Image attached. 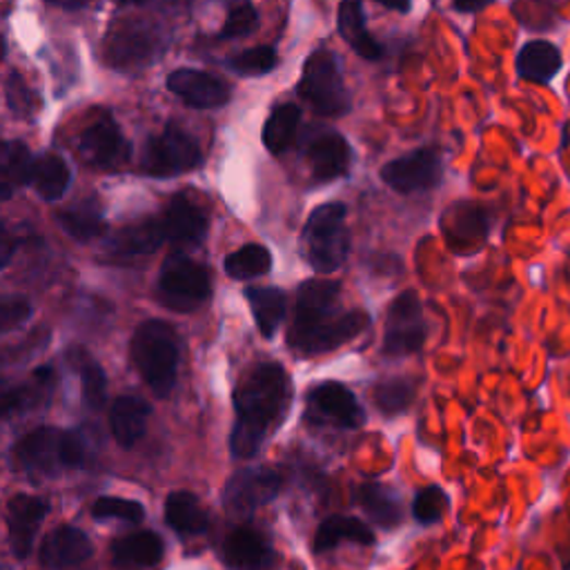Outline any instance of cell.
I'll use <instances>...</instances> for the list:
<instances>
[{"label":"cell","mask_w":570,"mask_h":570,"mask_svg":"<svg viewBox=\"0 0 570 570\" xmlns=\"http://www.w3.org/2000/svg\"><path fill=\"white\" fill-rule=\"evenodd\" d=\"M351 250V233L346 225L344 203L319 205L304 230V252L308 263L319 274H332L346 263Z\"/></svg>","instance_id":"obj_5"},{"label":"cell","mask_w":570,"mask_h":570,"mask_svg":"<svg viewBox=\"0 0 570 570\" xmlns=\"http://www.w3.org/2000/svg\"><path fill=\"white\" fill-rule=\"evenodd\" d=\"M47 3L56 5V8H63V10H81L90 3V0H47Z\"/></svg>","instance_id":"obj_47"},{"label":"cell","mask_w":570,"mask_h":570,"mask_svg":"<svg viewBox=\"0 0 570 570\" xmlns=\"http://www.w3.org/2000/svg\"><path fill=\"white\" fill-rule=\"evenodd\" d=\"M56 221L70 237L79 241H92L105 233L103 205L96 199H87L63 210Z\"/></svg>","instance_id":"obj_30"},{"label":"cell","mask_w":570,"mask_h":570,"mask_svg":"<svg viewBox=\"0 0 570 570\" xmlns=\"http://www.w3.org/2000/svg\"><path fill=\"white\" fill-rule=\"evenodd\" d=\"M281 490V477L270 468L248 466L237 471L223 488V506L227 515L250 518L254 510L270 503Z\"/></svg>","instance_id":"obj_12"},{"label":"cell","mask_w":570,"mask_h":570,"mask_svg":"<svg viewBox=\"0 0 570 570\" xmlns=\"http://www.w3.org/2000/svg\"><path fill=\"white\" fill-rule=\"evenodd\" d=\"M246 297L261 334L265 339L274 336L285 314V295L276 288H250L246 290Z\"/></svg>","instance_id":"obj_33"},{"label":"cell","mask_w":570,"mask_h":570,"mask_svg":"<svg viewBox=\"0 0 570 570\" xmlns=\"http://www.w3.org/2000/svg\"><path fill=\"white\" fill-rule=\"evenodd\" d=\"M419 392V381L406 375L385 377L372 388V404L385 417L394 419L408 413Z\"/></svg>","instance_id":"obj_28"},{"label":"cell","mask_w":570,"mask_h":570,"mask_svg":"<svg viewBox=\"0 0 570 570\" xmlns=\"http://www.w3.org/2000/svg\"><path fill=\"white\" fill-rule=\"evenodd\" d=\"M49 501L34 495H16L8 503V531H10V544L19 559L29 557L36 535L49 515Z\"/></svg>","instance_id":"obj_15"},{"label":"cell","mask_w":570,"mask_h":570,"mask_svg":"<svg viewBox=\"0 0 570 570\" xmlns=\"http://www.w3.org/2000/svg\"><path fill=\"white\" fill-rule=\"evenodd\" d=\"M230 68L241 76H263L276 68V51L272 47L248 49L230 61Z\"/></svg>","instance_id":"obj_39"},{"label":"cell","mask_w":570,"mask_h":570,"mask_svg":"<svg viewBox=\"0 0 570 570\" xmlns=\"http://www.w3.org/2000/svg\"><path fill=\"white\" fill-rule=\"evenodd\" d=\"M257 23H259V16H257V10L252 8V3H248V0H239V3H235L230 8V12H227L221 36L223 38L248 36L250 32H254Z\"/></svg>","instance_id":"obj_40"},{"label":"cell","mask_w":570,"mask_h":570,"mask_svg":"<svg viewBox=\"0 0 570 570\" xmlns=\"http://www.w3.org/2000/svg\"><path fill=\"white\" fill-rule=\"evenodd\" d=\"M163 36L161 32L143 21H128L117 23L107 36V61L126 72H136L152 66L158 54L163 51Z\"/></svg>","instance_id":"obj_10"},{"label":"cell","mask_w":570,"mask_h":570,"mask_svg":"<svg viewBox=\"0 0 570 570\" xmlns=\"http://www.w3.org/2000/svg\"><path fill=\"white\" fill-rule=\"evenodd\" d=\"M161 225L165 241H173L177 246H199L207 233L205 214L188 197H175L167 203L161 216Z\"/></svg>","instance_id":"obj_21"},{"label":"cell","mask_w":570,"mask_h":570,"mask_svg":"<svg viewBox=\"0 0 570 570\" xmlns=\"http://www.w3.org/2000/svg\"><path fill=\"white\" fill-rule=\"evenodd\" d=\"M375 3H379V5L388 8V10H394L399 14H406V12H411L413 0H375Z\"/></svg>","instance_id":"obj_46"},{"label":"cell","mask_w":570,"mask_h":570,"mask_svg":"<svg viewBox=\"0 0 570 570\" xmlns=\"http://www.w3.org/2000/svg\"><path fill=\"white\" fill-rule=\"evenodd\" d=\"M426 336H428V325H426L419 295L415 290L396 295L385 317L383 346H381L383 355L394 359L411 357L424 348Z\"/></svg>","instance_id":"obj_8"},{"label":"cell","mask_w":570,"mask_h":570,"mask_svg":"<svg viewBox=\"0 0 570 570\" xmlns=\"http://www.w3.org/2000/svg\"><path fill=\"white\" fill-rule=\"evenodd\" d=\"M561 568H563V570H570V539H568V546H566L563 553H561Z\"/></svg>","instance_id":"obj_49"},{"label":"cell","mask_w":570,"mask_h":570,"mask_svg":"<svg viewBox=\"0 0 570 570\" xmlns=\"http://www.w3.org/2000/svg\"><path fill=\"white\" fill-rule=\"evenodd\" d=\"M94 555V544L76 526H59L54 529L40 544V563L49 570H61L70 566H79Z\"/></svg>","instance_id":"obj_18"},{"label":"cell","mask_w":570,"mask_h":570,"mask_svg":"<svg viewBox=\"0 0 570 570\" xmlns=\"http://www.w3.org/2000/svg\"><path fill=\"white\" fill-rule=\"evenodd\" d=\"M167 90L183 98L190 107L212 109L230 98V87L212 74L197 70H177L167 76Z\"/></svg>","instance_id":"obj_20"},{"label":"cell","mask_w":570,"mask_h":570,"mask_svg":"<svg viewBox=\"0 0 570 570\" xmlns=\"http://www.w3.org/2000/svg\"><path fill=\"white\" fill-rule=\"evenodd\" d=\"M221 557L230 570H270L276 561V553L268 535L252 526H239L227 535Z\"/></svg>","instance_id":"obj_16"},{"label":"cell","mask_w":570,"mask_h":570,"mask_svg":"<svg viewBox=\"0 0 570 570\" xmlns=\"http://www.w3.org/2000/svg\"><path fill=\"white\" fill-rule=\"evenodd\" d=\"M212 295L210 272L183 252H175L161 268L158 299L175 312H194Z\"/></svg>","instance_id":"obj_7"},{"label":"cell","mask_w":570,"mask_h":570,"mask_svg":"<svg viewBox=\"0 0 570 570\" xmlns=\"http://www.w3.org/2000/svg\"><path fill=\"white\" fill-rule=\"evenodd\" d=\"M152 406L141 396L123 394L109 408V430L119 446L132 448L147 430Z\"/></svg>","instance_id":"obj_22"},{"label":"cell","mask_w":570,"mask_h":570,"mask_svg":"<svg viewBox=\"0 0 570 570\" xmlns=\"http://www.w3.org/2000/svg\"><path fill=\"white\" fill-rule=\"evenodd\" d=\"M70 364L74 366V370L81 375L83 381V396L92 411H100L105 404V394H107V377L105 370L100 368V364H96L92 359L90 353H85L83 348H74L70 353Z\"/></svg>","instance_id":"obj_34"},{"label":"cell","mask_w":570,"mask_h":570,"mask_svg":"<svg viewBox=\"0 0 570 570\" xmlns=\"http://www.w3.org/2000/svg\"><path fill=\"white\" fill-rule=\"evenodd\" d=\"M299 96L325 119H339L351 111V94L332 51L319 49L306 61Z\"/></svg>","instance_id":"obj_6"},{"label":"cell","mask_w":570,"mask_h":570,"mask_svg":"<svg viewBox=\"0 0 570 570\" xmlns=\"http://www.w3.org/2000/svg\"><path fill=\"white\" fill-rule=\"evenodd\" d=\"M0 385H3V381H0Z\"/></svg>","instance_id":"obj_50"},{"label":"cell","mask_w":570,"mask_h":570,"mask_svg":"<svg viewBox=\"0 0 570 570\" xmlns=\"http://www.w3.org/2000/svg\"><path fill=\"white\" fill-rule=\"evenodd\" d=\"M16 248H19V239L12 233V227H8L3 221H0V268L12 263Z\"/></svg>","instance_id":"obj_43"},{"label":"cell","mask_w":570,"mask_h":570,"mask_svg":"<svg viewBox=\"0 0 570 570\" xmlns=\"http://www.w3.org/2000/svg\"><path fill=\"white\" fill-rule=\"evenodd\" d=\"M443 177V161L437 150L421 147L381 167V181L399 194L435 190Z\"/></svg>","instance_id":"obj_11"},{"label":"cell","mask_w":570,"mask_h":570,"mask_svg":"<svg viewBox=\"0 0 570 570\" xmlns=\"http://www.w3.org/2000/svg\"><path fill=\"white\" fill-rule=\"evenodd\" d=\"M339 34L366 61H379L383 56L381 43L368 32L361 0H341L339 5Z\"/></svg>","instance_id":"obj_25"},{"label":"cell","mask_w":570,"mask_h":570,"mask_svg":"<svg viewBox=\"0 0 570 570\" xmlns=\"http://www.w3.org/2000/svg\"><path fill=\"white\" fill-rule=\"evenodd\" d=\"M92 515L96 520H119L128 524H139L145 520V508L143 503L134 499H123V497H100L92 506Z\"/></svg>","instance_id":"obj_38"},{"label":"cell","mask_w":570,"mask_h":570,"mask_svg":"<svg viewBox=\"0 0 570 570\" xmlns=\"http://www.w3.org/2000/svg\"><path fill=\"white\" fill-rule=\"evenodd\" d=\"M5 90H8V105L16 114V117L32 119L34 114H36V109H38V96L29 90L25 79L14 72L8 79V87Z\"/></svg>","instance_id":"obj_41"},{"label":"cell","mask_w":570,"mask_h":570,"mask_svg":"<svg viewBox=\"0 0 570 570\" xmlns=\"http://www.w3.org/2000/svg\"><path fill=\"white\" fill-rule=\"evenodd\" d=\"M308 161L317 181L328 183L348 175L351 167V145L339 132L323 130L308 143Z\"/></svg>","instance_id":"obj_19"},{"label":"cell","mask_w":570,"mask_h":570,"mask_svg":"<svg viewBox=\"0 0 570 570\" xmlns=\"http://www.w3.org/2000/svg\"><path fill=\"white\" fill-rule=\"evenodd\" d=\"M79 158L96 169H119L130 158V143L117 123L103 117L81 134Z\"/></svg>","instance_id":"obj_14"},{"label":"cell","mask_w":570,"mask_h":570,"mask_svg":"<svg viewBox=\"0 0 570 570\" xmlns=\"http://www.w3.org/2000/svg\"><path fill=\"white\" fill-rule=\"evenodd\" d=\"M165 522L179 535H201L207 531V512L190 490H175L165 499Z\"/></svg>","instance_id":"obj_27"},{"label":"cell","mask_w":570,"mask_h":570,"mask_svg":"<svg viewBox=\"0 0 570 570\" xmlns=\"http://www.w3.org/2000/svg\"><path fill=\"white\" fill-rule=\"evenodd\" d=\"M293 383L278 364L257 366L235 392V428L230 448L237 460H252L265 437L288 415Z\"/></svg>","instance_id":"obj_2"},{"label":"cell","mask_w":570,"mask_h":570,"mask_svg":"<svg viewBox=\"0 0 570 570\" xmlns=\"http://www.w3.org/2000/svg\"><path fill=\"white\" fill-rule=\"evenodd\" d=\"M128 5H139V8H154V5H165L169 0H123Z\"/></svg>","instance_id":"obj_48"},{"label":"cell","mask_w":570,"mask_h":570,"mask_svg":"<svg viewBox=\"0 0 570 570\" xmlns=\"http://www.w3.org/2000/svg\"><path fill=\"white\" fill-rule=\"evenodd\" d=\"M111 563L121 570H139L156 566L165 555L163 539L152 531H136L117 539L109 548Z\"/></svg>","instance_id":"obj_23"},{"label":"cell","mask_w":570,"mask_h":570,"mask_svg":"<svg viewBox=\"0 0 570 570\" xmlns=\"http://www.w3.org/2000/svg\"><path fill=\"white\" fill-rule=\"evenodd\" d=\"M87 441L79 430L40 426L16 443L14 462L27 473L56 475L81 468L87 462Z\"/></svg>","instance_id":"obj_4"},{"label":"cell","mask_w":570,"mask_h":570,"mask_svg":"<svg viewBox=\"0 0 570 570\" xmlns=\"http://www.w3.org/2000/svg\"><path fill=\"white\" fill-rule=\"evenodd\" d=\"M272 268V254L257 244L244 246L225 259V272L233 278H254L263 276Z\"/></svg>","instance_id":"obj_36"},{"label":"cell","mask_w":570,"mask_h":570,"mask_svg":"<svg viewBox=\"0 0 570 570\" xmlns=\"http://www.w3.org/2000/svg\"><path fill=\"white\" fill-rule=\"evenodd\" d=\"M132 361L158 399L173 394L179 372V336L175 328L161 319L141 323L132 336Z\"/></svg>","instance_id":"obj_3"},{"label":"cell","mask_w":570,"mask_h":570,"mask_svg":"<svg viewBox=\"0 0 570 570\" xmlns=\"http://www.w3.org/2000/svg\"><path fill=\"white\" fill-rule=\"evenodd\" d=\"M450 510V497L448 492L437 486V484H430L426 488H421L415 499H413V520L421 526H437L443 522L446 512Z\"/></svg>","instance_id":"obj_37"},{"label":"cell","mask_w":570,"mask_h":570,"mask_svg":"<svg viewBox=\"0 0 570 570\" xmlns=\"http://www.w3.org/2000/svg\"><path fill=\"white\" fill-rule=\"evenodd\" d=\"M165 241L161 218H150L126 227L111 241V250L119 257H141L154 252Z\"/></svg>","instance_id":"obj_31"},{"label":"cell","mask_w":570,"mask_h":570,"mask_svg":"<svg viewBox=\"0 0 570 570\" xmlns=\"http://www.w3.org/2000/svg\"><path fill=\"white\" fill-rule=\"evenodd\" d=\"M32 317V304L23 297H0V334L21 328Z\"/></svg>","instance_id":"obj_42"},{"label":"cell","mask_w":570,"mask_h":570,"mask_svg":"<svg viewBox=\"0 0 570 570\" xmlns=\"http://www.w3.org/2000/svg\"><path fill=\"white\" fill-rule=\"evenodd\" d=\"M490 3H492V0H454V10L473 14V12H479V10L488 8Z\"/></svg>","instance_id":"obj_45"},{"label":"cell","mask_w":570,"mask_h":570,"mask_svg":"<svg viewBox=\"0 0 570 570\" xmlns=\"http://www.w3.org/2000/svg\"><path fill=\"white\" fill-rule=\"evenodd\" d=\"M368 325L370 317L364 310L341 308L336 281L310 278L297 293L288 344L304 357H317L351 344Z\"/></svg>","instance_id":"obj_1"},{"label":"cell","mask_w":570,"mask_h":570,"mask_svg":"<svg viewBox=\"0 0 570 570\" xmlns=\"http://www.w3.org/2000/svg\"><path fill=\"white\" fill-rule=\"evenodd\" d=\"M377 542L372 529L359 520L348 515H332L314 533L312 550L317 555H323L341 544H359V546H372Z\"/></svg>","instance_id":"obj_24"},{"label":"cell","mask_w":570,"mask_h":570,"mask_svg":"<svg viewBox=\"0 0 570 570\" xmlns=\"http://www.w3.org/2000/svg\"><path fill=\"white\" fill-rule=\"evenodd\" d=\"M70 167L59 156H43L32 161L27 183L45 201H59L70 188Z\"/></svg>","instance_id":"obj_29"},{"label":"cell","mask_w":570,"mask_h":570,"mask_svg":"<svg viewBox=\"0 0 570 570\" xmlns=\"http://www.w3.org/2000/svg\"><path fill=\"white\" fill-rule=\"evenodd\" d=\"M301 109L295 103L278 105L263 126V143L272 154H281L290 147L297 136Z\"/></svg>","instance_id":"obj_32"},{"label":"cell","mask_w":570,"mask_h":570,"mask_svg":"<svg viewBox=\"0 0 570 570\" xmlns=\"http://www.w3.org/2000/svg\"><path fill=\"white\" fill-rule=\"evenodd\" d=\"M454 214H458L466 225H462L460 221H454L452 216L443 214V235H448L450 244L454 246V241H462L464 244H479L486 239V227L488 223L484 221V212L473 207V205H460L454 207Z\"/></svg>","instance_id":"obj_35"},{"label":"cell","mask_w":570,"mask_h":570,"mask_svg":"<svg viewBox=\"0 0 570 570\" xmlns=\"http://www.w3.org/2000/svg\"><path fill=\"white\" fill-rule=\"evenodd\" d=\"M355 501L364 515L379 529L392 531L406 520L404 499L392 486L381 482H364L355 488Z\"/></svg>","instance_id":"obj_17"},{"label":"cell","mask_w":570,"mask_h":570,"mask_svg":"<svg viewBox=\"0 0 570 570\" xmlns=\"http://www.w3.org/2000/svg\"><path fill=\"white\" fill-rule=\"evenodd\" d=\"M308 406L317 421L341 430H359L366 424V411L361 402L348 385L339 381H323L314 385L308 394Z\"/></svg>","instance_id":"obj_13"},{"label":"cell","mask_w":570,"mask_h":570,"mask_svg":"<svg viewBox=\"0 0 570 570\" xmlns=\"http://www.w3.org/2000/svg\"><path fill=\"white\" fill-rule=\"evenodd\" d=\"M19 183H21V179H19L16 175H12L8 167L0 165V201L10 199V197L14 194V190H16Z\"/></svg>","instance_id":"obj_44"},{"label":"cell","mask_w":570,"mask_h":570,"mask_svg":"<svg viewBox=\"0 0 570 570\" xmlns=\"http://www.w3.org/2000/svg\"><path fill=\"white\" fill-rule=\"evenodd\" d=\"M561 66H563L561 51L550 40H529L518 51V61H515L520 79L539 85L553 81L559 74Z\"/></svg>","instance_id":"obj_26"},{"label":"cell","mask_w":570,"mask_h":570,"mask_svg":"<svg viewBox=\"0 0 570 570\" xmlns=\"http://www.w3.org/2000/svg\"><path fill=\"white\" fill-rule=\"evenodd\" d=\"M199 143L179 126L169 123L158 136H152L143 152V169L150 177L167 179L192 173L201 165Z\"/></svg>","instance_id":"obj_9"}]
</instances>
